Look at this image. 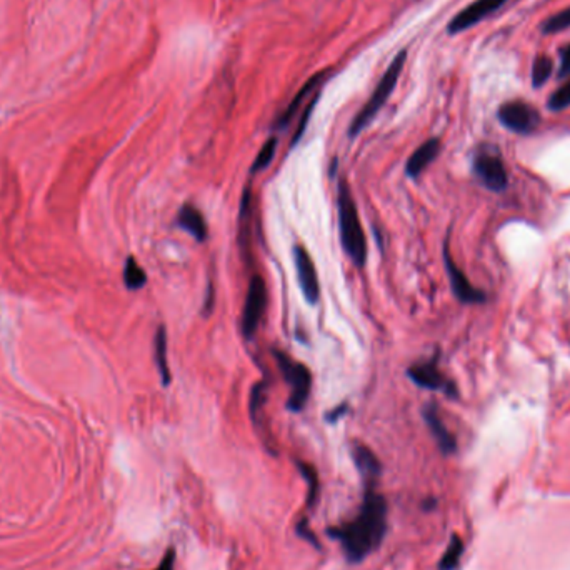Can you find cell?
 Instances as JSON below:
<instances>
[{
  "label": "cell",
  "instance_id": "obj_1",
  "mask_svg": "<svg viewBox=\"0 0 570 570\" xmlns=\"http://www.w3.org/2000/svg\"><path fill=\"white\" fill-rule=\"evenodd\" d=\"M387 500L374 488H367L357 517L352 522L329 529V536L342 544L349 562H362L379 549L387 532Z\"/></svg>",
  "mask_w": 570,
  "mask_h": 570
},
{
  "label": "cell",
  "instance_id": "obj_2",
  "mask_svg": "<svg viewBox=\"0 0 570 570\" xmlns=\"http://www.w3.org/2000/svg\"><path fill=\"white\" fill-rule=\"evenodd\" d=\"M337 209H339V227H340V240H342L344 250L358 268L365 266L367 259V240L363 233L361 217H358L357 205L354 202L352 192H350L349 183L340 181L339 183V197H337Z\"/></svg>",
  "mask_w": 570,
  "mask_h": 570
},
{
  "label": "cell",
  "instance_id": "obj_3",
  "mask_svg": "<svg viewBox=\"0 0 570 570\" xmlns=\"http://www.w3.org/2000/svg\"><path fill=\"white\" fill-rule=\"evenodd\" d=\"M406 60H407L406 51H401L396 57H394V60L390 62L389 69L385 70V74L382 75V79H380V82L377 84L374 93H372L369 101L365 102V105H363L361 112L356 115V119L352 120V124H350V127H349L350 137L358 136V134H361L362 130L372 122V120H374V117L379 114V110L385 105V102L389 101L390 93H392L394 89H396L399 77H401V74H402L403 65H406Z\"/></svg>",
  "mask_w": 570,
  "mask_h": 570
},
{
  "label": "cell",
  "instance_id": "obj_4",
  "mask_svg": "<svg viewBox=\"0 0 570 570\" xmlns=\"http://www.w3.org/2000/svg\"><path fill=\"white\" fill-rule=\"evenodd\" d=\"M273 356L277 358V365H279L282 377H284V380L292 389L289 401H287V408L292 412H300L305 407V403H307L309 396H311L312 389L311 370H309L304 363L294 361V358L287 356L285 352L276 350Z\"/></svg>",
  "mask_w": 570,
  "mask_h": 570
},
{
  "label": "cell",
  "instance_id": "obj_5",
  "mask_svg": "<svg viewBox=\"0 0 570 570\" xmlns=\"http://www.w3.org/2000/svg\"><path fill=\"white\" fill-rule=\"evenodd\" d=\"M267 307V287L262 276L255 273L249 282L247 297L244 305V316H242V330L247 339H252L259 329L264 312Z\"/></svg>",
  "mask_w": 570,
  "mask_h": 570
},
{
  "label": "cell",
  "instance_id": "obj_6",
  "mask_svg": "<svg viewBox=\"0 0 570 570\" xmlns=\"http://www.w3.org/2000/svg\"><path fill=\"white\" fill-rule=\"evenodd\" d=\"M499 120L515 134H531L540 124V114L527 102L510 101L500 105Z\"/></svg>",
  "mask_w": 570,
  "mask_h": 570
},
{
  "label": "cell",
  "instance_id": "obj_7",
  "mask_svg": "<svg viewBox=\"0 0 570 570\" xmlns=\"http://www.w3.org/2000/svg\"><path fill=\"white\" fill-rule=\"evenodd\" d=\"M474 172L480 182L492 192H502L509 186V175L497 154L482 152L474 159Z\"/></svg>",
  "mask_w": 570,
  "mask_h": 570
},
{
  "label": "cell",
  "instance_id": "obj_8",
  "mask_svg": "<svg viewBox=\"0 0 570 570\" xmlns=\"http://www.w3.org/2000/svg\"><path fill=\"white\" fill-rule=\"evenodd\" d=\"M294 262L295 271H297L300 290H302L305 300H307L309 304H317L318 297H320V285H318L317 268L311 254H309L302 245L294 247Z\"/></svg>",
  "mask_w": 570,
  "mask_h": 570
},
{
  "label": "cell",
  "instance_id": "obj_9",
  "mask_svg": "<svg viewBox=\"0 0 570 570\" xmlns=\"http://www.w3.org/2000/svg\"><path fill=\"white\" fill-rule=\"evenodd\" d=\"M509 0H475V2L467 6L465 8L457 13V15L448 22V34H459L470 29L479 22L487 19L493 12L504 7Z\"/></svg>",
  "mask_w": 570,
  "mask_h": 570
},
{
  "label": "cell",
  "instance_id": "obj_10",
  "mask_svg": "<svg viewBox=\"0 0 570 570\" xmlns=\"http://www.w3.org/2000/svg\"><path fill=\"white\" fill-rule=\"evenodd\" d=\"M407 375L410 377L412 382L419 385L422 389L442 390V392L447 394L448 397H457L455 385L448 382L446 377L442 375V372L439 370L435 361L415 363V365H412L410 369L407 370Z\"/></svg>",
  "mask_w": 570,
  "mask_h": 570
},
{
  "label": "cell",
  "instance_id": "obj_11",
  "mask_svg": "<svg viewBox=\"0 0 570 570\" xmlns=\"http://www.w3.org/2000/svg\"><path fill=\"white\" fill-rule=\"evenodd\" d=\"M443 260H446V268H447V273H448V279H451L452 292H454L455 297L459 299L460 302H464V304L484 302V300H486V295H484V292L477 290L472 284H470L469 279L465 277V273L460 271L459 266H457V264L454 262V259L451 257L447 247L443 249Z\"/></svg>",
  "mask_w": 570,
  "mask_h": 570
},
{
  "label": "cell",
  "instance_id": "obj_12",
  "mask_svg": "<svg viewBox=\"0 0 570 570\" xmlns=\"http://www.w3.org/2000/svg\"><path fill=\"white\" fill-rule=\"evenodd\" d=\"M352 457L357 470L361 472L363 482H365V491L367 488H374L377 479L380 477V472H382L380 460L377 459V455L369 447L362 446V443H356L352 447Z\"/></svg>",
  "mask_w": 570,
  "mask_h": 570
},
{
  "label": "cell",
  "instance_id": "obj_13",
  "mask_svg": "<svg viewBox=\"0 0 570 570\" xmlns=\"http://www.w3.org/2000/svg\"><path fill=\"white\" fill-rule=\"evenodd\" d=\"M439 152H441V141L439 138H429V141H425L419 149H415L414 154L408 157L406 164V174L410 179H417L437 159Z\"/></svg>",
  "mask_w": 570,
  "mask_h": 570
},
{
  "label": "cell",
  "instance_id": "obj_14",
  "mask_svg": "<svg viewBox=\"0 0 570 570\" xmlns=\"http://www.w3.org/2000/svg\"><path fill=\"white\" fill-rule=\"evenodd\" d=\"M424 419L443 454H452V452H455V448H457L455 437L448 432V429L443 425L441 415H439L437 408H435L434 403H429V406L424 408Z\"/></svg>",
  "mask_w": 570,
  "mask_h": 570
},
{
  "label": "cell",
  "instance_id": "obj_15",
  "mask_svg": "<svg viewBox=\"0 0 570 570\" xmlns=\"http://www.w3.org/2000/svg\"><path fill=\"white\" fill-rule=\"evenodd\" d=\"M325 75H327L325 72H318V74L312 75V77L302 85V89H300L297 93H295V97L292 98L290 104L287 105L284 114H282L279 117V120H277V129H282V127H285V125H289L290 120L294 119L295 115H297V112H299L300 107H302L305 98H307L309 96H311V93H313L318 87H320L322 80H324Z\"/></svg>",
  "mask_w": 570,
  "mask_h": 570
},
{
  "label": "cell",
  "instance_id": "obj_16",
  "mask_svg": "<svg viewBox=\"0 0 570 570\" xmlns=\"http://www.w3.org/2000/svg\"><path fill=\"white\" fill-rule=\"evenodd\" d=\"M177 224L187 231L195 240L204 242L207 239V224L202 212L192 204H186L177 215Z\"/></svg>",
  "mask_w": 570,
  "mask_h": 570
},
{
  "label": "cell",
  "instance_id": "obj_17",
  "mask_svg": "<svg viewBox=\"0 0 570 570\" xmlns=\"http://www.w3.org/2000/svg\"><path fill=\"white\" fill-rule=\"evenodd\" d=\"M154 350H155V363H157V369H159L160 377H162V384L169 385L170 379H172V374H170V369H169L167 330H165L164 325H160L159 329H157L155 340H154Z\"/></svg>",
  "mask_w": 570,
  "mask_h": 570
},
{
  "label": "cell",
  "instance_id": "obj_18",
  "mask_svg": "<svg viewBox=\"0 0 570 570\" xmlns=\"http://www.w3.org/2000/svg\"><path fill=\"white\" fill-rule=\"evenodd\" d=\"M147 276L134 257H129L124 267V284L129 290H138L145 285Z\"/></svg>",
  "mask_w": 570,
  "mask_h": 570
},
{
  "label": "cell",
  "instance_id": "obj_19",
  "mask_svg": "<svg viewBox=\"0 0 570 570\" xmlns=\"http://www.w3.org/2000/svg\"><path fill=\"white\" fill-rule=\"evenodd\" d=\"M554 72V62L545 53H538L532 65V84L533 87H542Z\"/></svg>",
  "mask_w": 570,
  "mask_h": 570
},
{
  "label": "cell",
  "instance_id": "obj_20",
  "mask_svg": "<svg viewBox=\"0 0 570 570\" xmlns=\"http://www.w3.org/2000/svg\"><path fill=\"white\" fill-rule=\"evenodd\" d=\"M297 469L302 477L305 479V482H307L309 486V492H307V505L309 507H313L317 502V497H318V475H317V470L316 467L311 465V464H305L302 460H297Z\"/></svg>",
  "mask_w": 570,
  "mask_h": 570
},
{
  "label": "cell",
  "instance_id": "obj_21",
  "mask_svg": "<svg viewBox=\"0 0 570 570\" xmlns=\"http://www.w3.org/2000/svg\"><path fill=\"white\" fill-rule=\"evenodd\" d=\"M276 150H277V138L271 137L266 143H264L257 157H255V160L252 162V167H250V174H257V172H260V170L267 169L273 160Z\"/></svg>",
  "mask_w": 570,
  "mask_h": 570
},
{
  "label": "cell",
  "instance_id": "obj_22",
  "mask_svg": "<svg viewBox=\"0 0 570 570\" xmlns=\"http://www.w3.org/2000/svg\"><path fill=\"white\" fill-rule=\"evenodd\" d=\"M570 27V7L564 8L554 15L549 17L542 25V32L544 34H557L562 32V30L569 29Z\"/></svg>",
  "mask_w": 570,
  "mask_h": 570
},
{
  "label": "cell",
  "instance_id": "obj_23",
  "mask_svg": "<svg viewBox=\"0 0 570 570\" xmlns=\"http://www.w3.org/2000/svg\"><path fill=\"white\" fill-rule=\"evenodd\" d=\"M567 107H570V77L549 98V109L552 112L565 110Z\"/></svg>",
  "mask_w": 570,
  "mask_h": 570
},
{
  "label": "cell",
  "instance_id": "obj_24",
  "mask_svg": "<svg viewBox=\"0 0 570 570\" xmlns=\"http://www.w3.org/2000/svg\"><path fill=\"white\" fill-rule=\"evenodd\" d=\"M460 550H462L460 540L457 537H454V538H452L451 547H448L447 554L443 555L441 569L442 570H452V569H454L457 565V560H459V557H460Z\"/></svg>",
  "mask_w": 570,
  "mask_h": 570
},
{
  "label": "cell",
  "instance_id": "obj_25",
  "mask_svg": "<svg viewBox=\"0 0 570 570\" xmlns=\"http://www.w3.org/2000/svg\"><path fill=\"white\" fill-rule=\"evenodd\" d=\"M266 390H267V382H259L254 387L252 397H250V415L255 420L257 417V412L262 410L264 401H266Z\"/></svg>",
  "mask_w": 570,
  "mask_h": 570
},
{
  "label": "cell",
  "instance_id": "obj_26",
  "mask_svg": "<svg viewBox=\"0 0 570 570\" xmlns=\"http://www.w3.org/2000/svg\"><path fill=\"white\" fill-rule=\"evenodd\" d=\"M317 97H318V96L313 97V101L309 102V105L305 107V110L302 112V117H300L299 127H297V130H295L294 138H292V145H295V143H297V142L300 141V137L304 136L305 129H307V125H309V119H311V114H312L313 107H316V104H317Z\"/></svg>",
  "mask_w": 570,
  "mask_h": 570
},
{
  "label": "cell",
  "instance_id": "obj_27",
  "mask_svg": "<svg viewBox=\"0 0 570 570\" xmlns=\"http://www.w3.org/2000/svg\"><path fill=\"white\" fill-rule=\"evenodd\" d=\"M295 531H297V536L302 537L304 540H307L309 544H312L316 549H320V542H318V538L313 536V532L311 531V527H309V522L307 519H302L300 522L297 524V527H295Z\"/></svg>",
  "mask_w": 570,
  "mask_h": 570
},
{
  "label": "cell",
  "instance_id": "obj_28",
  "mask_svg": "<svg viewBox=\"0 0 570 570\" xmlns=\"http://www.w3.org/2000/svg\"><path fill=\"white\" fill-rule=\"evenodd\" d=\"M559 77L560 79H569L570 77V44L564 48L562 56H560Z\"/></svg>",
  "mask_w": 570,
  "mask_h": 570
},
{
  "label": "cell",
  "instance_id": "obj_29",
  "mask_svg": "<svg viewBox=\"0 0 570 570\" xmlns=\"http://www.w3.org/2000/svg\"><path fill=\"white\" fill-rule=\"evenodd\" d=\"M174 564H175V550L169 549L165 552L162 562H160V565L155 570H174Z\"/></svg>",
  "mask_w": 570,
  "mask_h": 570
},
{
  "label": "cell",
  "instance_id": "obj_30",
  "mask_svg": "<svg viewBox=\"0 0 570 570\" xmlns=\"http://www.w3.org/2000/svg\"><path fill=\"white\" fill-rule=\"evenodd\" d=\"M345 412H347V406H345V403H342V406L335 407L334 410L327 414V420H329V422H335L337 419H340V417H342V415L345 414Z\"/></svg>",
  "mask_w": 570,
  "mask_h": 570
}]
</instances>
